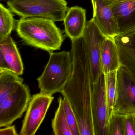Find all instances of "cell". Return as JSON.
<instances>
[{"instance_id":"cell-3","label":"cell","mask_w":135,"mask_h":135,"mask_svg":"<svg viewBox=\"0 0 135 135\" xmlns=\"http://www.w3.org/2000/svg\"><path fill=\"white\" fill-rule=\"evenodd\" d=\"M72 71L70 52L50 54L49 61L42 74L37 79L40 92L51 95L61 93L70 79Z\"/></svg>"},{"instance_id":"cell-16","label":"cell","mask_w":135,"mask_h":135,"mask_svg":"<svg viewBox=\"0 0 135 135\" xmlns=\"http://www.w3.org/2000/svg\"><path fill=\"white\" fill-rule=\"evenodd\" d=\"M23 80L11 70L0 69V103L15 91Z\"/></svg>"},{"instance_id":"cell-24","label":"cell","mask_w":135,"mask_h":135,"mask_svg":"<svg viewBox=\"0 0 135 135\" xmlns=\"http://www.w3.org/2000/svg\"><path fill=\"white\" fill-rule=\"evenodd\" d=\"M0 69L11 70L4 56L1 52H0Z\"/></svg>"},{"instance_id":"cell-6","label":"cell","mask_w":135,"mask_h":135,"mask_svg":"<svg viewBox=\"0 0 135 135\" xmlns=\"http://www.w3.org/2000/svg\"><path fill=\"white\" fill-rule=\"evenodd\" d=\"M29 86L23 83L0 103V127L11 126L21 118L31 99Z\"/></svg>"},{"instance_id":"cell-25","label":"cell","mask_w":135,"mask_h":135,"mask_svg":"<svg viewBox=\"0 0 135 135\" xmlns=\"http://www.w3.org/2000/svg\"><path fill=\"white\" fill-rule=\"evenodd\" d=\"M1 1H10V0H0Z\"/></svg>"},{"instance_id":"cell-2","label":"cell","mask_w":135,"mask_h":135,"mask_svg":"<svg viewBox=\"0 0 135 135\" xmlns=\"http://www.w3.org/2000/svg\"><path fill=\"white\" fill-rule=\"evenodd\" d=\"M16 30L27 45L49 54L60 50L65 38L54 21L42 18H22L16 23Z\"/></svg>"},{"instance_id":"cell-15","label":"cell","mask_w":135,"mask_h":135,"mask_svg":"<svg viewBox=\"0 0 135 135\" xmlns=\"http://www.w3.org/2000/svg\"><path fill=\"white\" fill-rule=\"evenodd\" d=\"M0 52L4 56L11 71L19 76L23 74V62L17 45L11 36L0 41Z\"/></svg>"},{"instance_id":"cell-20","label":"cell","mask_w":135,"mask_h":135,"mask_svg":"<svg viewBox=\"0 0 135 135\" xmlns=\"http://www.w3.org/2000/svg\"><path fill=\"white\" fill-rule=\"evenodd\" d=\"M63 104L67 122L73 135H80L79 124L75 113L68 102L64 97Z\"/></svg>"},{"instance_id":"cell-9","label":"cell","mask_w":135,"mask_h":135,"mask_svg":"<svg viewBox=\"0 0 135 135\" xmlns=\"http://www.w3.org/2000/svg\"><path fill=\"white\" fill-rule=\"evenodd\" d=\"M93 115L95 135H108L109 122L105 90V75L102 73L94 84Z\"/></svg>"},{"instance_id":"cell-12","label":"cell","mask_w":135,"mask_h":135,"mask_svg":"<svg viewBox=\"0 0 135 135\" xmlns=\"http://www.w3.org/2000/svg\"><path fill=\"white\" fill-rule=\"evenodd\" d=\"M93 18L102 33L114 38L118 35L117 24L110 7L103 0H91Z\"/></svg>"},{"instance_id":"cell-5","label":"cell","mask_w":135,"mask_h":135,"mask_svg":"<svg viewBox=\"0 0 135 135\" xmlns=\"http://www.w3.org/2000/svg\"><path fill=\"white\" fill-rule=\"evenodd\" d=\"M113 114L135 115V79L122 66L117 71V95Z\"/></svg>"},{"instance_id":"cell-11","label":"cell","mask_w":135,"mask_h":135,"mask_svg":"<svg viewBox=\"0 0 135 135\" xmlns=\"http://www.w3.org/2000/svg\"><path fill=\"white\" fill-rule=\"evenodd\" d=\"M114 39L118 49L121 66L135 79V29L117 35Z\"/></svg>"},{"instance_id":"cell-4","label":"cell","mask_w":135,"mask_h":135,"mask_svg":"<svg viewBox=\"0 0 135 135\" xmlns=\"http://www.w3.org/2000/svg\"><path fill=\"white\" fill-rule=\"evenodd\" d=\"M9 9L23 18H42L55 22L64 20L69 8L65 0H10Z\"/></svg>"},{"instance_id":"cell-22","label":"cell","mask_w":135,"mask_h":135,"mask_svg":"<svg viewBox=\"0 0 135 135\" xmlns=\"http://www.w3.org/2000/svg\"><path fill=\"white\" fill-rule=\"evenodd\" d=\"M124 135H135V115L123 117Z\"/></svg>"},{"instance_id":"cell-13","label":"cell","mask_w":135,"mask_h":135,"mask_svg":"<svg viewBox=\"0 0 135 135\" xmlns=\"http://www.w3.org/2000/svg\"><path fill=\"white\" fill-rule=\"evenodd\" d=\"M63 21L65 34L71 41L82 37L87 23L86 10L76 6L68 8Z\"/></svg>"},{"instance_id":"cell-21","label":"cell","mask_w":135,"mask_h":135,"mask_svg":"<svg viewBox=\"0 0 135 135\" xmlns=\"http://www.w3.org/2000/svg\"><path fill=\"white\" fill-rule=\"evenodd\" d=\"M108 135H124L123 117L113 114L108 125Z\"/></svg>"},{"instance_id":"cell-17","label":"cell","mask_w":135,"mask_h":135,"mask_svg":"<svg viewBox=\"0 0 135 135\" xmlns=\"http://www.w3.org/2000/svg\"><path fill=\"white\" fill-rule=\"evenodd\" d=\"M117 71L111 72L105 75V90L109 122L113 114L117 98Z\"/></svg>"},{"instance_id":"cell-19","label":"cell","mask_w":135,"mask_h":135,"mask_svg":"<svg viewBox=\"0 0 135 135\" xmlns=\"http://www.w3.org/2000/svg\"><path fill=\"white\" fill-rule=\"evenodd\" d=\"M12 12L3 4H0V41L11 36L16 26Z\"/></svg>"},{"instance_id":"cell-14","label":"cell","mask_w":135,"mask_h":135,"mask_svg":"<svg viewBox=\"0 0 135 135\" xmlns=\"http://www.w3.org/2000/svg\"><path fill=\"white\" fill-rule=\"evenodd\" d=\"M100 63L101 72L105 75L117 71L121 66L118 49L114 38L105 37L101 46Z\"/></svg>"},{"instance_id":"cell-23","label":"cell","mask_w":135,"mask_h":135,"mask_svg":"<svg viewBox=\"0 0 135 135\" xmlns=\"http://www.w3.org/2000/svg\"><path fill=\"white\" fill-rule=\"evenodd\" d=\"M15 126H9L0 129V135H17Z\"/></svg>"},{"instance_id":"cell-1","label":"cell","mask_w":135,"mask_h":135,"mask_svg":"<svg viewBox=\"0 0 135 135\" xmlns=\"http://www.w3.org/2000/svg\"><path fill=\"white\" fill-rule=\"evenodd\" d=\"M71 76L61 92L71 107L80 135H95L93 115L94 83L90 59L83 38L71 41Z\"/></svg>"},{"instance_id":"cell-7","label":"cell","mask_w":135,"mask_h":135,"mask_svg":"<svg viewBox=\"0 0 135 135\" xmlns=\"http://www.w3.org/2000/svg\"><path fill=\"white\" fill-rule=\"evenodd\" d=\"M54 97L40 92L33 95L29 103L19 134L34 135L44 120Z\"/></svg>"},{"instance_id":"cell-8","label":"cell","mask_w":135,"mask_h":135,"mask_svg":"<svg viewBox=\"0 0 135 135\" xmlns=\"http://www.w3.org/2000/svg\"><path fill=\"white\" fill-rule=\"evenodd\" d=\"M105 37L93 18L87 22L82 38L90 59L94 84L98 80L102 73L100 54L102 43Z\"/></svg>"},{"instance_id":"cell-18","label":"cell","mask_w":135,"mask_h":135,"mask_svg":"<svg viewBox=\"0 0 135 135\" xmlns=\"http://www.w3.org/2000/svg\"><path fill=\"white\" fill-rule=\"evenodd\" d=\"M63 98H58V106L52 120V126L55 135H73L65 114L63 104Z\"/></svg>"},{"instance_id":"cell-10","label":"cell","mask_w":135,"mask_h":135,"mask_svg":"<svg viewBox=\"0 0 135 135\" xmlns=\"http://www.w3.org/2000/svg\"><path fill=\"white\" fill-rule=\"evenodd\" d=\"M111 8L117 24L118 35L135 29V0H103Z\"/></svg>"}]
</instances>
